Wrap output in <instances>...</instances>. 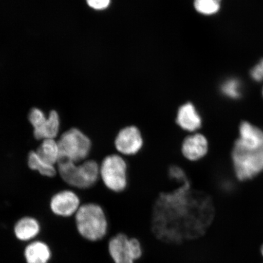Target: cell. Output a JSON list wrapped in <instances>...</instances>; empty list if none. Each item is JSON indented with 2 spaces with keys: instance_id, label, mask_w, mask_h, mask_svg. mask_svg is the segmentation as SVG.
I'll list each match as a JSON object with an SVG mask.
<instances>
[{
  "instance_id": "24",
  "label": "cell",
  "mask_w": 263,
  "mask_h": 263,
  "mask_svg": "<svg viewBox=\"0 0 263 263\" xmlns=\"http://www.w3.org/2000/svg\"><path fill=\"white\" fill-rule=\"evenodd\" d=\"M261 254L263 256V245L261 247Z\"/></svg>"
},
{
  "instance_id": "6",
  "label": "cell",
  "mask_w": 263,
  "mask_h": 263,
  "mask_svg": "<svg viewBox=\"0 0 263 263\" xmlns=\"http://www.w3.org/2000/svg\"><path fill=\"white\" fill-rule=\"evenodd\" d=\"M232 159L236 176L240 180L251 179L263 170V149L249 150L235 142Z\"/></svg>"
},
{
  "instance_id": "10",
  "label": "cell",
  "mask_w": 263,
  "mask_h": 263,
  "mask_svg": "<svg viewBox=\"0 0 263 263\" xmlns=\"http://www.w3.org/2000/svg\"><path fill=\"white\" fill-rule=\"evenodd\" d=\"M181 152L186 160L197 162L203 159L208 153V140L205 136L197 132L192 133L183 140Z\"/></svg>"
},
{
  "instance_id": "12",
  "label": "cell",
  "mask_w": 263,
  "mask_h": 263,
  "mask_svg": "<svg viewBox=\"0 0 263 263\" xmlns=\"http://www.w3.org/2000/svg\"><path fill=\"white\" fill-rule=\"evenodd\" d=\"M176 123L183 130L190 134L197 133L202 124V118L192 103L182 105L179 108Z\"/></svg>"
},
{
  "instance_id": "16",
  "label": "cell",
  "mask_w": 263,
  "mask_h": 263,
  "mask_svg": "<svg viewBox=\"0 0 263 263\" xmlns=\"http://www.w3.org/2000/svg\"><path fill=\"white\" fill-rule=\"evenodd\" d=\"M38 156L44 162L57 166L61 160L60 149L57 139H46L41 143L35 151Z\"/></svg>"
},
{
  "instance_id": "22",
  "label": "cell",
  "mask_w": 263,
  "mask_h": 263,
  "mask_svg": "<svg viewBox=\"0 0 263 263\" xmlns=\"http://www.w3.org/2000/svg\"><path fill=\"white\" fill-rule=\"evenodd\" d=\"M89 7L98 11L107 9L110 5V0H86Z\"/></svg>"
},
{
  "instance_id": "21",
  "label": "cell",
  "mask_w": 263,
  "mask_h": 263,
  "mask_svg": "<svg viewBox=\"0 0 263 263\" xmlns=\"http://www.w3.org/2000/svg\"><path fill=\"white\" fill-rule=\"evenodd\" d=\"M168 176L171 180L174 181L179 185L189 180L185 171L182 167L177 165H173L170 167Z\"/></svg>"
},
{
  "instance_id": "15",
  "label": "cell",
  "mask_w": 263,
  "mask_h": 263,
  "mask_svg": "<svg viewBox=\"0 0 263 263\" xmlns=\"http://www.w3.org/2000/svg\"><path fill=\"white\" fill-rule=\"evenodd\" d=\"M24 255L26 263H48L51 252L45 242L35 241L26 247Z\"/></svg>"
},
{
  "instance_id": "3",
  "label": "cell",
  "mask_w": 263,
  "mask_h": 263,
  "mask_svg": "<svg viewBox=\"0 0 263 263\" xmlns=\"http://www.w3.org/2000/svg\"><path fill=\"white\" fill-rule=\"evenodd\" d=\"M57 169L62 180L75 189H90L100 179V164L93 160L81 163L62 160L58 164Z\"/></svg>"
},
{
  "instance_id": "2",
  "label": "cell",
  "mask_w": 263,
  "mask_h": 263,
  "mask_svg": "<svg viewBox=\"0 0 263 263\" xmlns=\"http://www.w3.org/2000/svg\"><path fill=\"white\" fill-rule=\"evenodd\" d=\"M74 216L78 231L85 239L98 242L107 237L109 221L106 212L98 203H87L81 205Z\"/></svg>"
},
{
  "instance_id": "23",
  "label": "cell",
  "mask_w": 263,
  "mask_h": 263,
  "mask_svg": "<svg viewBox=\"0 0 263 263\" xmlns=\"http://www.w3.org/2000/svg\"><path fill=\"white\" fill-rule=\"evenodd\" d=\"M256 71L258 74L263 80V59L259 62V64L255 66Z\"/></svg>"
},
{
  "instance_id": "11",
  "label": "cell",
  "mask_w": 263,
  "mask_h": 263,
  "mask_svg": "<svg viewBox=\"0 0 263 263\" xmlns=\"http://www.w3.org/2000/svg\"><path fill=\"white\" fill-rule=\"evenodd\" d=\"M129 239V236L123 232L118 233L108 239V254L114 263H136L130 254Z\"/></svg>"
},
{
  "instance_id": "9",
  "label": "cell",
  "mask_w": 263,
  "mask_h": 263,
  "mask_svg": "<svg viewBox=\"0 0 263 263\" xmlns=\"http://www.w3.org/2000/svg\"><path fill=\"white\" fill-rule=\"evenodd\" d=\"M81 206L80 197L70 190H62L54 194L49 202L51 212L64 218L75 215Z\"/></svg>"
},
{
  "instance_id": "18",
  "label": "cell",
  "mask_w": 263,
  "mask_h": 263,
  "mask_svg": "<svg viewBox=\"0 0 263 263\" xmlns=\"http://www.w3.org/2000/svg\"><path fill=\"white\" fill-rule=\"evenodd\" d=\"M221 0H195V7L200 14H215L218 12Z\"/></svg>"
},
{
  "instance_id": "13",
  "label": "cell",
  "mask_w": 263,
  "mask_h": 263,
  "mask_svg": "<svg viewBox=\"0 0 263 263\" xmlns=\"http://www.w3.org/2000/svg\"><path fill=\"white\" fill-rule=\"evenodd\" d=\"M240 138L236 141L249 150L263 149V132L248 122H242L239 127Z\"/></svg>"
},
{
  "instance_id": "20",
  "label": "cell",
  "mask_w": 263,
  "mask_h": 263,
  "mask_svg": "<svg viewBox=\"0 0 263 263\" xmlns=\"http://www.w3.org/2000/svg\"><path fill=\"white\" fill-rule=\"evenodd\" d=\"M240 88L241 87L239 82L236 80H231L223 84L222 91L227 97L233 99L238 98L241 94Z\"/></svg>"
},
{
  "instance_id": "8",
  "label": "cell",
  "mask_w": 263,
  "mask_h": 263,
  "mask_svg": "<svg viewBox=\"0 0 263 263\" xmlns=\"http://www.w3.org/2000/svg\"><path fill=\"white\" fill-rule=\"evenodd\" d=\"M143 143L142 134L139 128L135 126L121 129L114 140L115 149L122 156L136 155L142 149Z\"/></svg>"
},
{
  "instance_id": "5",
  "label": "cell",
  "mask_w": 263,
  "mask_h": 263,
  "mask_svg": "<svg viewBox=\"0 0 263 263\" xmlns=\"http://www.w3.org/2000/svg\"><path fill=\"white\" fill-rule=\"evenodd\" d=\"M100 165V179L106 188L121 193L128 185V166L120 154H110L104 158Z\"/></svg>"
},
{
  "instance_id": "1",
  "label": "cell",
  "mask_w": 263,
  "mask_h": 263,
  "mask_svg": "<svg viewBox=\"0 0 263 263\" xmlns=\"http://www.w3.org/2000/svg\"><path fill=\"white\" fill-rule=\"evenodd\" d=\"M178 185L160 193L149 214L151 232L167 244L203 237L215 219V205L209 195L193 189L190 180Z\"/></svg>"
},
{
  "instance_id": "19",
  "label": "cell",
  "mask_w": 263,
  "mask_h": 263,
  "mask_svg": "<svg viewBox=\"0 0 263 263\" xmlns=\"http://www.w3.org/2000/svg\"><path fill=\"white\" fill-rule=\"evenodd\" d=\"M128 247L133 260L136 262L139 261L143 255V248L140 240L136 237H129Z\"/></svg>"
},
{
  "instance_id": "14",
  "label": "cell",
  "mask_w": 263,
  "mask_h": 263,
  "mask_svg": "<svg viewBox=\"0 0 263 263\" xmlns=\"http://www.w3.org/2000/svg\"><path fill=\"white\" fill-rule=\"evenodd\" d=\"M40 231V223L31 216H25L20 219L14 226L16 238L22 241H30L35 238Z\"/></svg>"
},
{
  "instance_id": "4",
  "label": "cell",
  "mask_w": 263,
  "mask_h": 263,
  "mask_svg": "<svg viewBox=\"0 0 263 263\" xmlns=\"http://www.w3.org/2000/svg\"><path fill=\"white\" fill-rule=\"evenodd\" d=\"M61 160L81 163L87 160L92 148L89 137L77 127H72L61 135L58 140Z\"/></svg>"
},
{
  "instance_id": "25",
  "label": "cell",
  "mask_w": 263,
  "mask_h": 263,
  "mask_svg": "<svg viewBox=\"0 0 263 263\" xmlns=\"http://www.w3.org/2000/svg\"><path fill=\"white\" fill-rule=\"evenodd\" d=\"M262 96H263V89H262Z\"/></svg>"
},
{
  "instance_id": "17",
  "label": "cell",
  "mask_w": 263,
  "mask_h": 263,
  "mask_svg": "<svg viewBox=\"0 0 263 263\" xmlns=\"http://www.w3.org/2000/svg\"><path fill=\"white\" fill-rule=\"evenodd\" d=\"M27 163L29 168L37 172L43 176L52 178L57 175V166L44 162L38 156L35 151H31L29 153Z\"/></svg>"
},
{
  "instance_id": "7",
  "label": "cell",
  "mask_w": 263,
  "mask_h": 263,
  "mask_svg": "<svg viewBox=\"0 0 263 263\" xmlns=\"http://www.w3.org/2000/svg\"><path fill=\"white\" fill-rule=\"evenodd\" d=\"M28 118L36 140L57 139L61 129V119L57 110L50 111L47 116L40 108L34 107L29 111Z\"/></svg>"
}]
</instances>
